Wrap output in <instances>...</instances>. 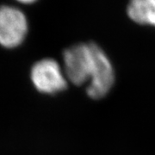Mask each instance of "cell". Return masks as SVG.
<instances>
[{
	"label": "cell",
	"instance_id": "7a4b0ae2",
	"mask_svg": "<svg viewBox=\"0 0 155 155\" xmlns=\"http://www.w3.org/2000/svg\"><path fill=\"white\" fill-rule=\"evenodd\" d=\"M31 80L39 91L54 94L67 88V77L58 62L44 59L36 62L31 70Z\"/></svg>",
	"mask_w": 155,
	"mask_h": 155
},
{
	"label": "cell",
	"instance_id": "3957f363",
	"mask_svg": "<svg viewBox=\"0 0 155 155\" xmlns=\"http://www.w3.org/2000/svg\"><path fill=\"white\" fill-rule=\"evenodd\" d=\"M93 67L86 91L90 97L99 99L110 91L114 84L115 74L108 56L95 43L93 44Z\"/></svg>",
	"mask_w": 155,
	"mask_h": 155
},
{
	"label": "cell",
	"instance_id": "6da1fadb",
	"mask_svg": "<svg viewBox=\"0 0 155 155\" xmlns=\"http://www.w3.org/2000/svg\"><path fill=\"white\" fill-rule=\"evenodd\" d=\"M93 44L79 43L64 52V72L71 83L76 85L89 83L94 61Z\"/></svg>",
	"mask_w": 155,
	"mask_h": 155
},
{
	"label": "cell",
	"instance_id": "5b68a950",
	"mask_svg": "<svg viewBox=\"0 0 155 155\" xmlns=\"http://www.w3.org/2000/svg\"><path fill=\"white\" fill-rule=\"evenodd\" d=\"M127 12L134 22L155 27V0H134L129 3Z\"/></svg>",
	"mask_w": 155,
	"mask_h": 155
},
{
	"label": "cell",
	"instance_id": "277c9868",
	"mask_svg": "<svg viewBox=\"0 0 155 155\" xmlns=\"http://www.w3.org/2000/svg\"><path fill=\"white\" fill-rule=\"evenodd\" d=\"M27 31L28 22L22 11L9 6L0 8V45L8 48L17 47Z\"/></svg>",
	"mask_w": 155,
	"mask_h": 155
}]
</instances>
